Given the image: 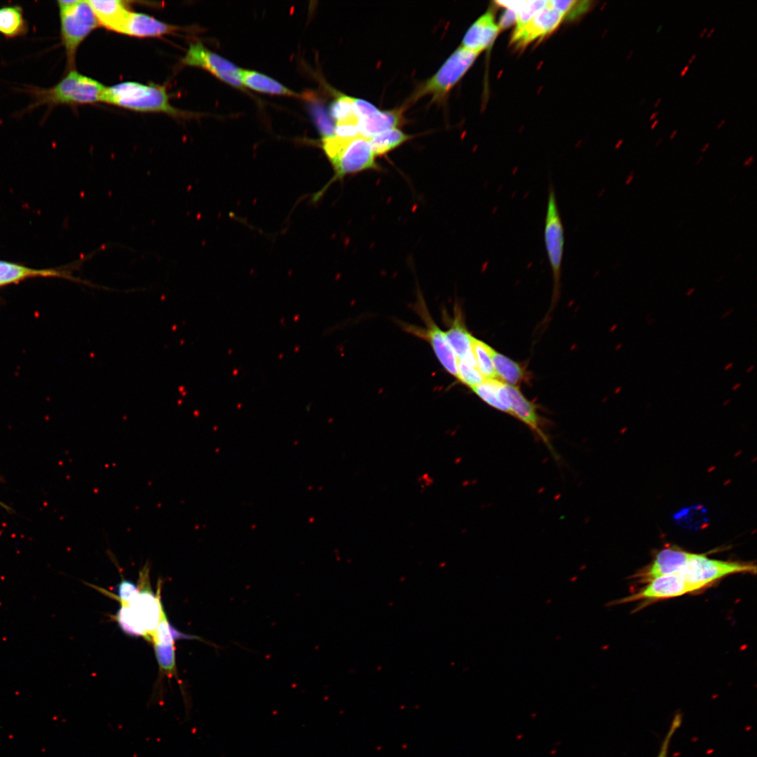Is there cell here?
Instances as JSON below:
<instances>
[{
    "instance_id": "35",
    "label": "cell",
    "mask_w": 757,
    "mask_h": 757,
    "mask_svg": "<svg viewBox=\"0 0 757 757\" xmlns=\"http://www.w3.org/2000/svg\"><path fill=\"white\" fill-rule=\"evenodd\" d=\"M152 642H156L163 645L174 644L175 640L173 639L170 625L168 621L165 613H164L158 624L156 629L152 637Z\"/></svg>"
},
{
    "instance_id": "24",
    "label": "cell",
    "mask_w": 757,
    "mask_h": 757,
    "mask_svg": "<svg viewBox=\"0 0 757 757\" xmlns=\"http://www.w3.org/2000/svg\"><path fill=\"white\" fill-rule=\"evenodd\" d=\"M240 78L243 86L259 92L273 95L296 96L294 92L271 77L259 72L241 69Z\"/></svg>"
},
{
    "instance_id": "27",
    "label": "cell",
    "mask_w": 757,
    "mask_h": 757,
    "mask_svg": "<svg viewBox=\"0 0 757 757\" xmlns=\"http://www.w3.org/2000/svg\"><path fill=\"white\" fill-rule=\"evenodd\" d=\"M472 351L477 369L484 379H497L490 354V346L473 336Z\"/></svg>"
},
{
    "instance_id": "18",
    "label": "cell",
    "mask_w": 757,
    "mask_h": 757,
    "mask_svg": "<svg viewBox=\"0 0 757 757\" xmlns=\"http://www.w3.org/2000/svg\"><path fill=\"white\" fill-rule=\"evenodd\" d=\"M498 32L499 27L494 22L492 13L486 12L467 31L461 46L479 54L491 46Z\"/></svg>"
},
{
    "instance_id": "17",
    "label": "cell",
    "mask_w": 757,
    "mask_h": 757,
    "mask_svg": "<svg viewBox=\"0 0 757 757\" xmlns=\"http://www.w3.org/2000/svg\"><path fill=\"white\" fill-rule=\"evenodd\" d=\"M444 334L457 360L477 367L472 351L473 336L468 330L463 314L457 305L450 327Z\"/></svg>"
},
{
    "instance_id": "8",
    "label": "cell",
    "mask_w": 757,
    "mask_h": 757,
    "mask_svg": "<svg viewBox=\"0 0 757 757\" xmlns=\"http://www.w3.org/2000/svg\"><path fill=\"white\" fill-rule=\"evenodd\" d=\"M416 310L423 321L424 327L405 325V330L428 342L444 369L451 376L457 377L458 360L446 340L444 332L431 318L421 297H418Z\"/></svg>"
},
{
    "instance_id": "60",
    "label": "cell",
    "mask_w": 757,
    "mask_h": 757,
    "mask_svg": "<svg viewBox=\"0 0 757 757\" xmlns=\"http://www.w3.org/2000/svg\"><path fill=\"white\" fill-rule=\"evenodd\" d=\"M702 159H703V157H700L699 159L697 161L696 164H698Z\"/></svg>"
},
{
    "instance_id": "56",
    "label": "cell",
    "mask_w": 757,
    "mask_h": 757,
    "mask_svg": "<svg viewBox=\"0 0 757 757\" xmlns=\"http://www.w3.org/2000/svg\"><path fill=\"white\" fill-rule=\"evenodd\" d=\"M662 142V138H660V139H659L657 140V142H656V144H655V146H658L660 145V143H661Z\"/></svg>"
},
{
    "instance_id": "1",
    "label": "cell",
    "mask_w": 757,
    "mask_h": 757,
    "mask_svg": "<svg viewBox=\"0 0 757 757\" xmlns=\"http://www.w3.org/2000/svg\"><path fill=\"white\" fill-rule=\"evenodd\" d=\"M106 86L75 69L50 88L26 86L23 91L29 95L31 102L23 112H31L46 107L48 111L60 105L75 107L101 102Z\"/></svg>"
},
{
    "instance_id": "32",
    "label": "cell",
    "mask_w": 757,
    "mask_h": 757,
    "mask_svg": "<svg viewBox=\"0 0 757 757\" xmlns=\"http://www.w3.org/2000/svg\"><path fill=\"white\" fill-rule=\"evenodd\" d=\"M592 3L589 1H547V6L561 14L573 18L587 11Z\"/></svg>"
},
{
    "instance_id": "34",
    "label": "cell",
    "mask_w": 757,
    "mask_h": 757,
    "mask_svg": "<svg viewBox=\"0 0 757 757\" xmlns=\"http://www.w3.org/2000/svg\"><path fill=\"white\" fill-rule=\"evenodd\" d=\"M546 6L547 1H525L521 8L516 12V29H519L526 24Z\"/></svg>"
},
{
    "instance_id": "36",
    "label": "cell",
    "mask_w": 757,
    "mask_h": 757,
    "mask_svg": "<svg viewBox=\"0 0 757 757\" xmlns=\"http://www.w3.org/2000/svg\"><path fill=\"white\" fill-rule=\"evenodd\" d=\"M139 587L133 582L123 579L117 585L118 599L121 604H128L138 594Z\"/></svg>"
},
{
    "instance_id": "22",
    "label": "cell",
    "mask_w": 757,
    "mask_h": 757,
    "mask_svg": "<svg viewBox=\"0 0 757 757\" xmlns=\"http://www.w3.org/2000/svg\"><path fill=\"white\" fill-rule=\"evenodd\" d=\"M28 22L20 5L0 6V34L6 39H12L27 35Z\"/></svg>"
},
{
    "instance_id": "31",
    "label": "cell",
    "mask_w": 757,
    "mask_h": 757,
    "mask_svg": "<svg viewBox=\"0 0 757 757\" xmlns=\"http://www.w3.org/2000/svg\"><path fill=\"white\" fill-rule=\"evenodd\" d=\"M674 519L683 526L697 528L707 522V512L701 506H694L682 510L674 515Z\"/></svg>"
},
{
    "instance_id": "39",
    "label": "cell",
    "mask_w": 757,
    "mask_h": 757,
    "mask_svg": "<svg viewBox=\"0 0 757 757\" xmlns=\"http://www.w3.org/2000/svg\"><path fill=\"white\" fill-rule=\"evenodd\" d=\"M753 160H754V157H753V156H749V158H747V159H746V161H745L744 162V163H743V165H744V166H745V167H749V166H750V165H751V164H752V163H753Z\"/></svg>"
},
{
    "instance_id": "40",
    "label": "cell",
    "mask_w": 757,
    "mask_h": 757,
    "mask_svg": "<svg viewBox=\"0 0 757 757\" xmlns=\"http://www.w3.org/2000/svg\"><path fill=\"white\" fill-rule=\"evenodd\" d=\"M688 69H689V65H688V64H687V65H686V67H684V68H683V69H682V71H681V73H680V76H681V77H683V76H685V75L686 74V73H687V71H688Z\"/></svg>"
},
{
    "instance_id": "23",
    "label": "cell",
    "mask_w": 757,
    "mask_h": 757,
    "mask_svg": "<svg viewBox=\"0 0 757 757\" xmlns=\"http://www.w3.org/2000/svg\"><path fill=\"white\" fill-rule=\"evenodd\" d=\"M490 354L498 380L513 386L527 381V372L519 363L497 352L491 346Z\"/></svg>"
},
{
    "instance_id": "52",
    "label": "cell",
    "mask_w": 757,
    "mask_h": 757,
    "mask_svg": "<svg viewBox=\"0 0 757 757\" xmlns=\"http://www.w3.org/2000/svg\"><path fill=\"white\" fill-rule=\"evenodd\" d=\"M732 310H733L732 308L730 309V311H728V312H726V313H725V315H723V316H722L721 318H725L726 316H728V315H730V313H731V312L732 311Z\"/></svg>"
},
{
    "instance_id": "41",
    "label": "cell",
    "mask_w": 757,
    "mask_h": 757,
    "mask_svg": "<svg viewBox=\"0 0 757 757\" xmlns=\"http://www.w3.org/2000/svg\"><path fill=\"white\" fill-rule=\"evenodd\" d=\"M633 173H634V171H632L630 172V174L628 175L627 179L626 181V184L627 185L629 184L630 182H632V180L633 179Z\"/></svg>"
},
{
    "instance_id": "29",
    "label": "cell",
    "mask_w": 757,
    "mask_h": 757,
    "mask_svg": "<svg viewBox=\"0 0 757 757\" xmlns=\"http://www.w3.org/2000/svg\"><path fill=\"white\" fill-rule=\"evenodd\" d=\"M308 100L311 114L320 134L323 137L334 135L335 124L325 107L320 100L313 97Z\"/></svg>"
},
{
    "instance_id": "12",
    "label": "cell",
    "mask_w": 757,
    "mask_h": 757,
    "mask_svg": "<svg viewBox=\"0 0 757 757\" xmlns=\"http://www.w3.org/2000/svg\"><path fill=\"white\" fill-rule=\"evenodd\" d=\"M505 386L510 400L512 416L527 425L534 435L545 444L556 458L557 454L549 439L548 435L543 430V421L538 413V407L526 398L517 386L505 383Z\"/></svg>"
},
{
    "instance_id": "3",
    "label": "cell",
    "mask_w": 757,
    "mask_h": 757,
    "mask_svg": "<svg viewBox=\"0 0 757 757\" xmlns=\"http://www.w3.org/2000/svg\"><path fill=\"white\" fill-rule=\"evenodd\" d=\"M102 102L144 113H164L179 117L184 112L170 104L165 86L126 81L106 87Z\"/></svg>"
},
{
    "instance_id": "46",
    "label": "cell",
    "mask_w": 757,
    "mask_h": 757,
    "mask_svg": "<svg viewBox=\"0 0 757 757\" xmlns=\"http://www.w3.org/2000/svg\"><path fill=\"white\" fill-rule=\"evenodd\" d=\"M696 56H697V55H696V54H693V55L691 56V57H690V59L688 60V65H690V64H691L693 63V62L694 61V60H695V59L696 58Z\"/></svg>"
},
{
    "instance_id": "54",
    "label": "cell",
    "mask_w": 757,
    "mask_h": 757,
    "mask_svg": "<svg viewBox=\"0 0 757 757\" xmlns=\"http://www.w3.org/2000/svg\"><path fill=\"white\" fill-rule=\"evenodd\" d=\"M740 386H741V383H737L736 385H735V386H734L732 387V390H737V388H738L739 387H740Z\"/></svg>"
},
{
    "instance_id": "20",
    "label": "cell",
    "mask_w": 757,
    "mask_h": 757,
    "mask_svg": "<svg viewBox=\"0 0 757 757\" xmlns=\"http://www.w3.org/2000/svg\"><path fill=\"white\" fill-rule=\"evenodd\" d=\"M100 25L116 32L130 11L128 1L121 0H87Z\"/></svg>"
},
{
    "instance_id": "44",
    "label": "cell",
    "mask_w": 757,
    "mask_h": 757,
    "mask_svg": "<svg viewBox=\"0 0 757 757\" xmlns=\"http://www.w3.org/2000/svg\"><path fill=\"white\" fill-rule=\"evenodd\" d=\"M658 123H659V120H658V119H655V121H654L653 122V123H652V124L650 125V129H651V130H654V129L655 128V127H656V126L657 125Z\"/></svg>"
},
{
    "instance_id": "9",
    "label": "cell",
    "mask_w": 757,
    "mask_h": 757,
    "mask_svg": "<svg viewBox=\"0 0 757 757\" xmlns=\"http://www.w3.org/2000/svg\"><path fill=\"white\" fill-rule=\"evenodd\" d=\"M181 62L186 66L205 69L217 79L234 87H243L241 69L210 50L202 43H191Z\"/></svg>"
},
{
    "instance_id": "55",
    "label": "cell",
    "mask_w": 757,
    "mask_h": 757,
    "mask_svg": "<svg viewBox=\"0 0 757 757\" xmlns=\"http://www.w3.org/2000/svg\"><path fill=\"white\" fill-rule=\"evenodd\" d=\"M732 365H733V364H732V363H728V364H727V365H726V366H725V367H724V369H725V370H728V369L729 368H730V367H732Z\"/></svg>"
},
{
    "instance_id": "50",
    "label": "cell",
    "mask_w": 757,
    "mask_h": 757,
    "mask_svg": "<svg viewBox=\"0 0 757 757\" xmlns=\"http://www.w3.org/2000/svg\"><path fill=\"white\" fill-rule=\"evenodd\" d=\"M709 145H710L709 143L705 144L704 145V146L702 148L701 152H702V153L705 152L707 151V149L709 148Z\"/></svg>"
},
{
    "instance_id": "33",
    "label": "cell",
    "mask_w": 757,
    "mask_h": 757,
    "mask_svg": "<svg viewBox=\"0 0 757 757\" xmlns=\"http://www.w3.org/2000/svg\"><path fill=\"white\" fill-rule=\"evenodd\" d=\"M456 378L470 388L479 385L485 380L477 367L461 360L457 362Z\"/></svg>"
},
{
    "instance_id": "57",
    "label": "cell",
    "mask_w": 757,
    "mask_h": 757,
    "mask_svg": "<svg viewBox=\"0 0 757 757\" xmlns=\"http://www.w3.org/2000/svg\"><path fill=\"white\" fill-rule=\"evenodd\" d=\"M753 368H754V366H753V365L751 366V367H749V369H747V370L746 371V373H749V372L751 371H752V370L753 369Z\"/></svg>"
},
{
    "instance_id": "15",
    "label": "cell",
    "mask_w": 757,
    "mask_h": 757,
    "mask_svg": "<svg viewBox=\"0 0 757 757\" xmlns=\"http://www.w3.org/2000/svg\"><path fill=\"white\" fill-rule=\"evenodd\" d=\"M563 18L562 14L546 6L524 26L515 29L511 42L521 47L536 39H542L554 31Z\"/></svg>"
},
{
    "instance_id": "19",
    "label": "cell",
    "mask_w": 757,
    "mask_h": 757,
    "mask_svg": "<svg viewBox=\"0 0 757 757\" xmlns=\"http://www.w3.org/2000/svg\"><path fill=\"white\" fill-rule=\"evenodd\" d=\"M404 107L387 111L378 109L371 115L360 118L358 130L360 136L367 139L384 131L397 128L402 123Z\"/></svg>"
},
{
    "instance_id": "62",
    "label": "cell",
    "mask_w": 757,
    "mask_h": 757,
    "mask_svg": "<svg viewBox=\"0 0 757 757\" xmlns=\"http://www.w3.org/2000/svg\"><path fill=\"white\" fill-rule=\"evenodd\" d=\"M3 481L2 477L0 476V483Z\"/></svg>"
},
{
    "instance_id": "45",
    "label": "cell",
    "mask_w": 757,
    "mask_h": 757,
    "mask_svg": "<svg viewBox=\"0 0 757 757\" xmlns=\"http://www.w3.org/2000/svg\"><path fill=\"white\" fill-rule=\"evenodd\" d=\"M715 29H716V28H715V27H713V28H711V29L709 30V32H708V34H707V39H709V38H710V37H711V36H712V34H714V32H715Z\"/></svg>"
},
{
    "instance_id": "37",
    "label": "cell",
    "mask_w": 757,
    "mask_h": 757,
    "mask_svg": "<svg viewBox=\"0 0 757 757\" xmlns=\"http://www.w3.org/2000/svg\"><path fill=\"white\" fill-rule=\"evenodd\" d=\"M682 722V716L681 713H676L671 721L669 730L664 738L660 746V749L657 757H668V749L671 739L674 735L676 730L681 726Z\"/></svg>"
},
{
    "instance_id": "2",
    "label": "cell",
    "mask_w": 757,
    "mask_h": 757,
    "mask_svg": "<svg viewBox=\"0 0 757 757\" xmlns=\"http://www.w3.org/2000/svg\"><path fill=\"white\" fill-rule=\"evenodd\" d=\"M322 146L334 170V176L315 196L320 198L333 182L367 170H379L368 139L357 135L341 137L336 135L323 137Z\"/></svg>"
},
{
    "instance_id": "25",
    "label": "cell",
    "mask_w": 757,
    "mask_h": 757,
    "mask_svg": "<svg viewBox=\"0 0 757 757\" xmlns=\"http://www.w3.org/2000/svg\"><path fill=\"white\" fill-rule=\"evenodd\" d=\"M412 137L397 128L378 133L369 139L371 149L376 156H383L397 148Z\"/></svg>"
},
{
    "instance_id": "30",
    "label": "cell",
    "mask_w": 757,
    "mask_h": 757,
    "mask_svg": "<svg viewBox=\"0 0 757 757\" xmlns=\"http://www.w3.org/2000/svg\"><path fill=\"white\" fill-rule=\"evenodd\" d=\"M154 648L158 666L168 676L176 674L175 645H163L154 642Z\"/></svg>"
},
{
    "instance_id": "10",
    "label": "cell",
    "mask_w": 757,
    "mask_h": 757,
    "mask_svg": "<svg viewBox=\"0 0 757 757\" xmlns=\"http://www.w3.org/2000/svg\"><path fill=\"white\" fill-rule=\"evenodd\" d=\"M149 569L146 564L140 571L141 584L138 587V594L128 605L139 618L152 641L154 634L165 612L159 595L154 594L150 588Z\"/></svg>"
},
{
    "instance_id": "16",
    "label": "cell",
    "mask_w": 757,
    "mask_h": 757,
    "mask_svg": "<svg viewBox=\"0 0 757 757\" xmlns=\"http://www.w3.org/2000/svg\"><path fill=\"white\" fill-rule=\"evenodd\" d=\"M693 553L683 550L667 547L660 550L652 563L637 577L641 581H648L660 576L679 573Z\"/></svg>"
},
{
    "instance_id": "26",
    "label": "cell",
    "mask_w": 757,
    "mask_h": 757,
    "mask_svg": "<svg viewBox=\"0 0 757 757\" xmlns=\"http://www.w3.org/2000/svg\"><path fill=\"white\" fill-rule=\"evenodd\" d=\"M329 115L335 121V125H353L357 126L360 118L353 105V97L345 95H339L329 107Z\"/></svg>"
},
{
    "instance_id": "47",
    "label": "cell",
    "mask_w": 757,
    "mask_h": 757,
    "mask_svg": "<svg viewBox=\"0 0 757 757\" xmlns=\"http://www.w3.org/2000/svg\"><path fill=\"white\" fill-rule=\"evenodd\" d=\"M661 102H662V98L659 97L654 104V108L658 107V106L660 105Z\"/></svg>"
},
{
    "instance_id": "42",
    "label": "cell",
    "mask_w": 757,
    "mask_h": 757,
    "mask_svg": "<svg viewBox=\"0 0 757 757\" xmlns=\"http://www.w3.org/2000/svg\"><path fill=\"white\" fill-rule=\"evenodd\" d=\"M658 114H659V112H658V111H655V112H653V114H652L650 115V118H649V120H650V121L655 120V119H656V118H657V116H658Z\"/></svg>"
},
{
    "instance_id": "11",
    "label": "cell",
    "mask_w": 757,
    "mask_h": 757,
    "mask_svg": "<svg viewBox=\"0 0 757 757\" xmlns=\"http://www.w3.org/2000/svg\"><path fill=\"white\" fill-rule=\"evenodd\" d=\"M637 592L619 600L624 603L639 600H660L676 597L695 592L679 573L655 578Z\"/></svg>"
},
{
    "instance_id": "21",
    "label": "cell",
    "mask_w": 757,
    "mask_h": 757,
    "mask_svg": "<svg viewBox=\"0 0 757 757\" xmlns=\"http://www.w3.org/2000/svg\"><path fill=\"white\" fill-rule=\"evenodd\" d=\"M471 390L490 407L512 416L510 400L504 383L498 379H485Z\"/></svg>"
},
{
    "instance_id": "28",
    "label": "cell",
    "mask_w": 757,
    "mask_h": 757,
    "mask_svg": "<svg viewBox=\"0 0 757 757\" xmlns=\"http://www.w3.org/2000/svg\"><path fill=\"white\" fill-rule=\"evenodd\" d=\"M116 618L119 627L125 634L144 636L150 640L144 627L128 604H121Z\"/></svg>"
},
{
    "instance_id": "6",
    "label": "cell",
    "mask_w": 757,
    "mask_h": 757,
    "mask_svg": "<svg viewBox=\"0 0 757 757\" xmlns=\"http://www.w3.org/2000/svg\"><path fill=\"white\" fill-rule=\"evenodd\" d=\"M544 243L553 280L552 304L557 301L561 291L564 250V228L552 184L548 189L544 226Z\"/></svg>"
},
{
    "instance_id": "49",
    "label": "cell",
    "mask_w": 757,
    "mask_h": 757,
    "mask_svg": "<svg viewBox=\"0 0 757 757\" xmlns=\"http://www.w3.org/2000/svg\"><path fill=\"white\" fill-rule=\"evenodd\" d=\"M677 132H678V131L676 130H673V132L671 133V135L669 136V139L671 140H672L675 137Z\"/></svg>"
},
{
    "instance_id": "4",
    "label": "cell",
    "mask_w": 757,
    "mask_h": 757,
    "mask_svg": "<svg viewBox=\"0 0 757 757\" xmlns=\"http://www.w3.org/2000/svg\"><path fill=\"white\" fill-rule=\"evenodd\" d=\"M60 39L67 57V70L74 69L77 50L99 22L87 1H57Z\"/></svg>"
},
{
    "instance_id": "43",
    "label": "cell",
    "mask_w": 757,
    "mask_h": 757,
    "mask_svg": "<svg viewBox=\"0 0 757 757\" xmlns=\"http://www.w3.org/2000/svg\"><path fill=\"white\" fill-rule=\"evenodd\" d=\"M725 121H726V120H725V119H723V120H721V121H720V122H719V123H718V125H716V129H721V128H722V127H723V126L724 125V124L725 123Z\"/></svg>"
},
{
    "instance_id": "58",
    "label": "cell",
    "mask_w": 757,
    "mask_h": 757,
    "mask_svg": "<svg viewBox=\"0 0 757 757\" xmlns=\"http://www.w3.org/2000/svg\"><path fill=\"white\" fill-rule=\"evenodd\" d=\"M622 142H623V139H620L619 141V142L616 144V148H618L622 144Z\"/></svg>"
},
{
    "instance_id": "13",
    "label": "cell",
    "mask_w": 757,
    "mask_h": 757,
    "mask_svg": "<svg viewBox=\"0 0 757 757\" xmlns=\"http://www.w3.org/2000/svg\"><path fill=\"white\" fill-rule=\"evenodd\" d=\"M70 269L67 267L38 269L19 263L0 260V287L18 283L33 278H63L94 286L88 281L73 276Z\"/></svg>"
},
{
    "instance_id": "48",
    "label": "cell",
    "mask_w": 757,
    "mask_h": 757,
    "mask_svg": "<svg viewBox=\"0 0 757 757\" xmlns=\"http://www.w3.org/2000/svg\"><path fill=\"white\" fill-rule=\"evenodd\" d=\"M707 27L704 28L703 30L702 31V32L700 33L699 37L700 39L703 38L704 36L705 35V34H707Z\"/></svg>"
},
{
    "instance_id": "53",
    "label": "cell",
    "mask_w": 757,
    "mask_h": 757,
    "mask_svg": "<svg viewBox=\"0 0 757 757\" xmlns=\"http://www.w3.org/2000/svg\"><path fill=\"white\" fill-rule=\"evenodd\" d=\"M694 291H695V288H691L690 289H689V290L688 291L687 294H687V296H690V295H691V294H692V293H693V292Z\"/></svg>"
},
{
    "instance_id": "59",
    "label": "cell",
    "mask_w": 757,
    "mask_h": 757,
    "mask_svg": "<svg viewBox=\"0 0 757 757\" xmlns=\"http://www.w3.org/2000/svg\"><path fill=\"white\" fill-rule=\"evenodd\" d=\"M662 25H660L658 27V29H657L656 32L658 33L662 29Z\"/></svg>"
},
{
    "instance_id": "38",
    "label": "cell",
    "mask_w": 757,
    "mask_h": 757,
    "mask_svg": "<svg viewBox=\"0 0 757 757\" xmlns=\"http://www.w3.org/2000/svg\"><path fill=\"white\" fill-rule=\"evenodd\" d=\"M516 13L512 10L507 9L500 18L499 25H498L499 29L509 27L516 22Z\"/></svg>"
},
{
    "instance_id": "5",
    "label": "cell",
    "mask_w": 757,
    "mask_h": 757,
    "mask_svg": "<svg viewBox=\"0 0 757 757\" xmlns=\"http://www.w3.org/2000/svg\"><path fill=\"white\" fill-rule=\"evenodd\" d=\"M479 53L458 47L444 62L439 70L412 93L407 103H414L425 95L432 101L443 102L451 89L469 69Z\"/></svg>"
},
{
    "instance_id": "7",
    "label": "cell",
    "mask_w": 757,
    "mask_h": 757,
    "mask_svg": "<svg viewBox=\"0 0 757 757\" xmlns=\"http://www.w3.org/2000/svg\"><path fill=\"white\" fill-rule=\"evenodd\" d=\"M756 571V565L751 562L718 560L693 553L679 574L697 591L725 576Z\"/></svg>"
},
{
    "instance_id": "61",
    "label": "cell",
    "mask_w": 757,
    "mask_h": 757,
    "mask_svg": "<svg viewBox=\"0 0 757 757\" xmlns=\"http://www.w3.org/2000/svg\"><path fill=\"white\" fill-rule=\"evenodd\" d=\"M730 402V400H727V401H726V402H725L724 403V404H728V402Z\"/></svg>"
},
{
    "instance_id": "14",
    "label": "cell",
    "mask_w": 757,
    "mask_h": 757,
    "mask_svg": "<svg viewBox=\"0 0 757 757\" xmlns=\"http://www.w3.org/2000/svg\"><path fill=\"white\" fill-rule=\"evenodd\" d=\"M179 27L149 15L130 11L116 32L137 38L160 37L175 33Z\"/></svg>"
},
{
    "instance_id": "51",
    "label": "cell",
    "mask_w": 757,
    "mask_h": 757,
    "mask_svg": "<svg viewBox=\"0 0 757 757\" xmlns=\"http://www.w3.org/2000/svg\"><path fill=\"white\" fill-rule=\"evenodd\" d=\"M634 50H630L629 54L627 55V60H629L632 57V56L634 55Z\"/></svg>"
}]
</instances>
